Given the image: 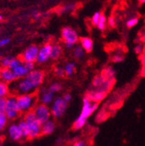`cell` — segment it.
Segmentation results:
<instances>
[{"mask_svg": "<svg viewBox=\"0 0 145 146\" xmlns=\"http://www.w3.org/2000/svg\"><path fill=\"white\" fill-rule=\"evenodd\" d=\"M39 48L37 45H30L28 48L24 50L22 59L23 62H36L38 58V55Z\"/></svg>", "mask_w": 145, "mask_h": 146, "instance_id": "cell-9", "label": "cell"}, {"mask_svg": "<svg viewBox=\"0 0 145 146\" xmlns=\"http://www.w3.org/2000/svg\"><path fill=\"white\" fill-rule=\"evenodd\" d=\"M25 78L36 90L40 88L44 84L45 74L42 70H33L28 73Z\"/></svg>", "mask_w": 145, "mask_h": 146, "instance_id": "cell-6", "label": "cell"}, {"mask_svg": "<svg viewBox=\"0 0 145 146\" xmlns=\"http://www.w3.org/2000/svg\"><path fill=\"white\" fill-rule=\"evenodd\" d=\"M56 130V122L52 118L42 123V136H49Z\"/></svg>", "mask_w": 145, "mask_h": 146, "instance_id": "cell-15", "label": "cell"}, {"mask_svg": "<svg viewBox=\"0 0 145 146\" xmlns=\"http://www.w3.org/2000/svg\"><path fill=\"white\" fill-rule=\"evenodd\" d=\"M97 108H98L97 103L91 102L86 97H84L83 98V106H82L81 112L74 121L73 124H72V129L74 131L82 130L85 126L86 123L88 122L89 117L97 111Z\"/></svg>", "mask_w": 145, "mask_h": 146, "instance_id": "cell-1", "label": "cell"}, {"mask_svg": "<svg viewBox=\"0 0 145 146\" xmlns=\"http://www.w3.org/2000/svg\"><path fill=\"white\" fill-rule=\"evenodd\" d=\"M5 113L8 118V120H16L21 114L17 102V96L9 95L6 98V106Z\"/></svg>", "mask_w": 145, "mask_h": 146, "instance_id": "cell-4", "label": "cell"}, {"mask_svg": "<svg viewBox=\"0 0 145 146\" xmlns=\"http://www.w3.org/2000/svg\"><path fill=\"white\" fill-rule=\"evenodd\" d=\"M22 63H23V61L20 60L19 58H12L9 68H10L11 70H14V69L17 68V66H19Z\"/></svg>", "mask_w": 145, "mask_h": 146, "instance_id": "cell-31", "label": "cell"}, {"mask_svg": "<svg viewBox=\"0 0 145 146\" xmlns=\"http://www.w3.org/2000/svg\"><path fill=\"white\" fill-rule=\"evenodd\" d=\"M125 60V58L122 54L121 53H116L114 54L112 58H111V61L115 64H120V63H122L123 61Z\"/></svg>", "mask_w": 145, "mask_h": 146, "instance_id": "cell-28", "label": "cell"}, {"mask_svg": "<svg viewBox=\"0 0 145 146\" xmlns=\"http://www.w3.org/2000/svg\"><path fill=\"white\" fill-rule=\"evenodd\" d=\"M23 119L29 128L30 139H35L42 136V123L37 118L33 111L25 112Z\"/></svg>", "mask_w": 145, "mask_h": 146, "instance_id": "cell-2", "label": "cell"}, {"mask_svg": "<svg viewBox=\"0 0 145 146\" xmlns=\"http://www.w3.org/2000/svg\"><path fill=\"white\" fill-rule=\"evenodd\" d=\"M134 51H135V53H136V55H141V54L142 53V51H143V47H142V45L140 44H136V45L135 46V48H134Z\"/></svg>", "mask_w": 145, "mask_h": 146, "instance_id": "cell-38", "label": "cell"}, {"mask_svg": "<svg viewBox=\"0 0 145 146\" xmlns=\"http://www.w3.org/2000/svg\"><path fill=\"white\" fill-rule=\"evenodd\" d=\"M107 24L109 25L111 28H115L117 25V21H116V18L114 16H111L109 17V19H107Z\"/></svg>", "mask_w": 145, "mask_h": 146, "instance_id": "cell-35", "label": "cell"}, {"mask_svg": "<svg viewBox=\"0 0 145 146\" xmlns=\"http://www.w3.org/2000/svg\"><path fill=\"white\" fill-rule=\"evenodd\" d=\"M101 75L105 79L115 80L116 79V76H117V71H116V70L112 66L108 65V66L103 68V70L101 72Z\"/></svg>", "mask_w": 145, "mask_h": 146, "instance_id": "cell-16", "label": "cell"}, {"mask_svg": "<svg viewBox=\"0 0 145 146\" xmlns=\"http://www.w3.org/2000/svg\"><path fill=\"white\" fill-rule=\"evenodd\" d=\"M52 45L50 44H46L39 49L37 62L38 64H44L50 58V50Z\"/></svg>", "mask_w": 145, "mask_h": 146, "instance_id": "cell-12", "label": "cell"}, {"mask_svg": "<svg viewBox=\"0 0 145 146\" xmlns=\"http://www.w3.org/2000/svg\"><path fill=\"white\" fill-rule=\"evenodd\" d=\"M10 42V38H4L2 40H0V47L6 45Z\"/></svg>", "mask_w": 145, "mask_h": 146, "instance_id": "cell-41", "label": "cell"}, {"mask_svg": "<svg viewBox=\"0 0 145 146\" xmlns=\"http://www.w3.org/2000/svg\"><path fill=\"white\" fill-rule=\"evenodd\" d=\"M2 19V16H0V20H1Z\"/></svg>", "mask_w": 145, "mask_h": 146, "instance_id": "cell-44", "label": "cell"}, {"mask_svg": "<svg viewBox=\"0 0 145 146\" xmlns=\"http://www.w3.org/2000/svg\"><path fill=\"white\" fill-rule=\"evenodd\" d=\"M72 146H88V143L85 140L79 139L74 142V143L72 144Z\"/></svg>", "mask_w": 145, "mask_h": 146, "instance_id": "cell-37", "label": "cell"}, {"mask_svg": "<svg viewBox=\"0 0 145 146\" xmlns=\"http://www.w3.org/2000/svg\"><path fill=\"white\" fill-rule=\"evenodd\" d=\"M106 96L107 92H105V91H103L99 89H93L91 90H89L84 97H86L91 102L99 104L106 98Z\"/></svg>", "mask_w": 145, "mask_h": 146, "instance_id": "cell-11", "label": "cell"}, {"mask_svg": "<svg viewBox=\"0 0 145 146\" xmlns=\"http://www.w3.org/2000/svg\"><path fill=\"white\" fill-rule=\"evenodd\" d=\"M106 26H107V18L105 17L104 14H101L100 16V19L98 21V24H97V28L100 30V31H104L106 29Z\"/></svg>", "mask_w": 145, "mask_h": 146, "instance_id": "cell-27", "label": "cell"}, {"mask_svg": "<svg viewBox=\"0 0 145 146\" xmlns=\"http://www.w3.org/2000/svg\"><path fill=\"white\" fill-rule=\"evenodd\" d=\"M62 53H63V50L60 45L58 44L53 45L50 50V58L53 60H57L62 56Z\"/></svg>", "mask_w": 145, "mask_h": 146, "instance_id": "cell-20", "label": "cell"}, {"mask_svg": "<svg viewBox=\"0 0 145 146\" xmlns=\"http://www.w3.org/2000/svg\"><path fill=\"white\" fill-rule=\"evenodd\" d=\"M103 82H104V78L101 74L97 75L92 80V86L94 87V89H98L103 85Z\"/></svg>", "mask_w": 145, "mask_h": 146, "instance_id": "cell-25", "label": "cell"}, {"mask_svg": "<svg viewBox=\"0 0 145 146\" xmlns=\"http://www.w3.org/2000/svg\"><path fill=\"white\" fill-rule=\"evenodd\" d=\"M80 44H81V46L83 47V49L85 50V52H90L93 50L94 42L90 38H87V36L82 38L80 39Z\"/></svg>", "mask_w": 145, "mask_h": 146, "instance_id": "cell-18", "label": "cell"}, {"mask_svg": "<svg viewBox=\"0 0 145 146\" xmlns=\"http://www.w3.org/2000/svg\"><path fill=\"white\" fill-rule=\"evenodd\" d=\"M12 58L11 57H5L1 59V65L3 68H9L11 61Z\"/></svg>", "mask_w": 145, "mask_h": 146, "instance_id": "cell-33", "label": "cell"}, {"mask_svg": "<svg viewBox=\"0 0 145 146\" xmlns=\"http://www.w3.org/2000/svg\"><path fill=\"white\" fill-rule=\"evenodd\" d=\"M62 38L64 40V44H71L74 45L79 40L77 31L70 27H64L62 30Z\"/></svg>", "mask_w": 145, "mask_h": 146, "instance_id": "cell-8", "label": "cell"}, {"mask_svg": "<svg viewBox=\"0 0 145 146\" xmlns=\"http://www.w3.org/2000/svg\"><path fill=\"white\" fill-rule=\"evenodd\" d=\"M72 54H73V57L74 58L76 59H81L84 57V54H85V50L83 49V47L81 45L79 46H77L73 49V52H72Z\"/></svg>", "mask_w": 145, "mask_h": 146, "instance_id": "cell-23", "label": "cell"}, {"mask_svg": "<svg viewBox=\"0 0 145 146\" xmlns=\"http://www.w3.org/2000/svg\"><path fill=\"white\" fill-rule=\"evenodd\" d=\"M142 65H143V66L145 67V57H144V58H143L142 59Z\"/></svg>", "mask_w": 145, "mask_h": 146, "instance_id": "cell-42", "label": "cell"}, {"mask_svg": "<svg viewBox=\"0 0 145 146\" xmlns=\"http://www.w3.org/2000/svg\"><path fill=\"white\" fill-rule=\"evenodd\" d=\"M1 70H2V69H1V68H0V74H1Z\"/></svg>", "mask_w": 145, "mask_h": 146, "instance_id": "cell-45", "label": "cell"}, {"mask_svg": "<svg viewBox=\"0 0 145 146\" xmlns=\"http://www.w3.org/2000/svg\"><path fill=\"white\" fill-rule=\"evenodd\" d=\"M76 8V5L75 4H69V5H66L65 6L62 7L61 9V13L63 12H68V11H71L72 10H74Z\"/></svg>", "mask_w": 145, "mask_h": 146, "instance_id": "cell-34", "label": "cell"}, {"mask_svg": "<svg viewBox=\"0 0 145 146\" xmlns=\"http://www.w3.org/2000/svg\"><path fill=\"white\" fill-rule=\"evenodd\" d=\"M0 80L7 84H11L17 80V78L12 70L10 68H3L1 70V74H0Z\"/></svg>", "mask_w": 145, "mask_h": 146, "instance_id": "cell-14", "label": "cell"}, {"mask_svg": "<svg viewBox=\"0 0 145 146\" xmlns=\"http://www.w3.org/2000/svg\"><path fill=\"white\" fill-rule=\"evenodd\" d=\"M48 89H49L50 91H52V92H53L54 94H56V93L60 92V91L62 90L63 85H62L61 83L56 81V82H52V83L48 86Z\"/></svg>", "mask_w": 145, "mask_h": 146, "instance_id": "cell-24", "label": "cell"}, {"mask_svg": "<svg viewBox=\"0 0 145 146\" xmlns=\"http://www.w3.org/2000/svg\"><path fill=\"white\" fill-rule=\"evenodd\" d=\"M138 22H139L138 17H131V18H130V19L127 20L126 25L128 28H133L138 24Z\"/></svg>", "mask_w": 145, "mask_h": 146, "instance_id": "cell-29", "label": "cell"}, {"mask_svg": "<svg viewBox=\"0 0 145 146\" xmlns=\"http://www.w3.org/2000/svg\"><path fill=\"white\" fill-rule=\"evenodd\" d=\"M68 105L69 104L63 98V97L55 98L50 107L52 117L56 119L62 117L66 111Z\"/></svg>", "mask_w": 145, "mask_h": 146, "instance_id": "cell-5", "label": "cell"}, {"mask_svg": "<svg viewBox=\"0 0 145 146\" xmlns=\"http://www.w3.org/2000/svg\"><path fill=\"white\" fill-rule=\"evenodd\" d=\"M32 111H34V113H35L36 117H37V118L42 123H45L48 120L52 118L51 112H50V107L48 105L38 103L37 105L34 107V109L32 110Z\"/></svg>", "mask_w": 145, "mask_h": 146, "instance_id": "cell-7", "label": "cell"}, {"mask_svg": "<svg viewBox=\"0 0 145 146\" xmlns=\"http://www.w3.org/2000/svg\"><path fill=\"white\" fill-rule=\"evenodd\" d=\"M8 136L13 141H20L21 139H23L22 133H21L19 127V124L16 123H13L9 125V127H8Z\"/></svg>", "mask_w": 145, "mask_h": 146, "instance_id": "cell-13", "label": "cell"}, {"mask_svg": "<svg viewBox=\"0 0 145 146\" xmlns=\"http://www.w3.org/2000/svg\"><path fill=\"white\" fill-rule=\"evenodd\" d=\"M64 72H65V76L67 77H72L75 73H76V70H77V66L76 64L73 62H69L65 64L64 66Z\"/></svg>", "mask_w": 145, "mask_h": 146, "instance_id": "cell-21", "label": "cell"}, {"mask_svg": "<svg viewBox=\"0 0 145 146\" xmlns=\"http://www.w3.org/2000/svg\"><path fill=\"white\" fill-rule=\"evenodd\" d=\"M8 118L5 112H0V131L5 129L6 125L8 124Z\"/></svg>", "mask_w": 145, "mask_h": 146, "instance_id": "cell-26", "label": "cell"}, {"mask_svg": "<svg viewBox=\"0 0 145 146\" xmlns=\"http://www.w3.org/2000/svg\"><path fill=\"white\" fill-rule=\"evenodd\" d=\"M100 16H101V13L99 11H97L94 13V15L92 16L91 17V24L94 25V26H97V24H98V21L100 19Z\"/></svg>", "mask_w": 145, "mask_h": 146, "instance_id": "cell-32", "label": "cell"}, {"mask_svg": "<svg viewBox=\"0 0 145 146\" xmlns=\"http://www.w3.org/2000/svg\"><path fill=\"white\" fill-rule=\"evenodd\" d=\"M17 124H19V127L21 131L23 139H30V131H29V128H28L25 121L24 119H21L19 121Z\"/></svg>", "mask_w": 145, "mask_h": 146, "instance_id": "cell-19", "label": "cell"}, {"mask_svg": "<svg viewBox=\"0 0 145 146\" xmlns=\"http://www.w3.org/2000/svg\"><path fill=\"white\" fill-rule=\"evenodd\" d=\"M9 95H11V90L9 84L0 80V97L7 98Z\"/></svg>", "mask_w": 145, "mask_h": 146, "instance_id": "cell-22", "label": "cell"}, {"mask_svg": "<svg viewBox=\"0 0 145 146\" xmlns=\"http://www.w3.org/2000/svg\"><path fill=\"white\" fill-rule=\"evenodd\" d=\"M17 106L21 113H25L27 111H32L34 107L38 103V96L36 92L22 94L17 96Z\"/></svg>", "mask_w": 145, "mask_h": 146, "instance_id": "cell-3", "label": "cell"}, {"mask_svg": "<svg viewBox=\"0 0 145 146\" xmlns=\"http://www.w3.org/2000/svg\"><path fill=\"white\" fill-rule=\"evenodd\" d=\"M6 106V98L0 97V112H5Z\"/></svg>", "mask_w": 145, "mask_h": 146, "instance_id": "cell-36", "label": "cell"}, {"mask_svg": "<svg viewBox=\"0 0 145 146\" xmlns=\"http://www.w3.org/2000/svg\"><path fill=\"white\" fill-rule=\"evenodd\" d=\"M54 74H55V76L58 78H64L65 76L64 69L63 67L57 66L55 69H54Z\"/></svg>", "mask_w": 145, "mask_h": 146, "instance_id": "cell-30", "label": "cell"}, {"mask_svg": "<svg viewBox=\"0 0 145 146\" xmlns=\"http://www.w3.org/2000/svg\"><path fill=\"white\" fill-rule=\"evenodd\" d=\"M38 96V103L45 104V105H50L53 102V100L55 99V94H54L52 91H50L48 87L44 88L40 90Z\"/></svg>", "mask_w": 145, "mask_h": 146, "instance_id": "cell-10", "label": "cell"}, {"mask_svg": "<svg viewBox=\"0 0 145 146\" xmlns=\"http://www.w3.org/2000/svg\"><path fill=\"white\" fill-rule=\"evenodd\" d=\"M63 98H64L68 104H70V103L71 102V100H72V95H71L70 92H66V93H64V94L63 95Z\"/></svg>", "mask_w": 145, "mask_h": 146, "instance_id": "cell-40", "label": "cell"}, {"mask_svg": "<svg viewBox=\"0 0 145 146\" xmlns=\"http://www.w3.org/2000/svg\"><path fill=\"white\" fill-rule=\"evenodd\" d=\"M138 2L141 4H144L145 3V0H138Z\"/></svg>", "mask_w": 145, "mask_h": 146, "instance_id": "cell-43", "label": "cell"}, {"mask_svg": "<svg viewBox=\"0 0 145 146\" xmlns=\"http://www.w3.org/2000/svg\"><path fill=\"white\" fill-rule=\"evenodd\" d=\"M24 64L25 65V67L28 69L29 71L35 70V64L33 62H24Z\"/></svg>", "mask_w": 145, "mask_h": 146, "instance_id": "cell-39", "label": "cell"}, {"mask_svg": "<svg viewBox=\"0 0 145 146\" xmlns=\"http://www.w3.org/2000/svg\"><path fill=\"white\" fill-rule=\"evenodd\" d=\"M13 72H14V74L17 78V79H20V78H25L27 75H28V73L30 72L28 70V69L25 67V65L24 64V62L19 65V66H17V68H15L14 70H12Z\"/></svg>", "mask_w": 145, "mask_h": 146, "instance_id": "cell-17", "label": "cell"}]
</instances>
